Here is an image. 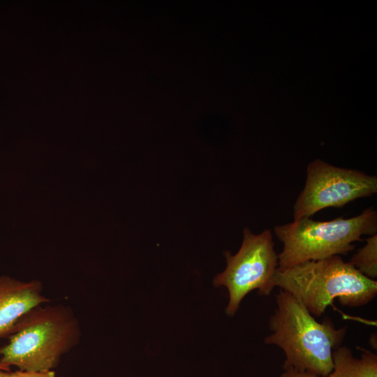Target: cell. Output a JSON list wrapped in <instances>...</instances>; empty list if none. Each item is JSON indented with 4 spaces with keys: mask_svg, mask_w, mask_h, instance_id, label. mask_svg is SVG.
Segmentation results:
<instances>
[{
    "mask_svg": "<svg viewBox=\"0 0 377 377\" xmlns=\"http://www.w3.org/2000/svg\"><path fill=\"white\" fill-rule=\"evenodd\" d=\"M364 276L375 280L377 277V235L366 239L365 245L360 249L349 262Z\"/></svg>",
    "mask_w": 377,
    "mask_h": 377,
    "instance_id": "obj_9",
    "label": "cell"
},
{
    "mask_svg": "<svg viewBox=\"0 0 377 377\" xmlns=\"http://www.w3.org/2000/svg\"><path fill=\"white\" fill-rule=\"evenodd\" d=\"M279 377H320L314 374L294 369H285Z\"/></svg>",
    "mask_w": 377,
    "mask_h": 377,
    "instance_id": "obj_11",
    "label": "cell"
},
{
    "mask_svg": "<svg viewBox=\"0 0 377 377\" xmlns=\"http://www.w3.org/2000/svg\"><path fill=\"white\" fill-rule=\"evenodd\" d=\"M9 371L0 369V377H9Z\"/></svg>",
    "mask_w": 377,
    "mask_h": 377,
    "instance_id": "obj_12",
    "label": "cell"
},
{
    "mask_svg": "<svg viewBox=\"0 0 377 377\" xmlns=\"http://www.w3.org/2000/svg\"><path fill=\"white\" fill-rule=\"evenodd\" d=\"M356 357L346 346H339L332 353L333 369L327 377H377V355L362 349Z\"/></svg>",
    "mask_w": 377,
    "mask_h": 377,
    "instance_id": "obj_8",
    "label": "cell"
},
{
    "mask_svg": "<svg viewBox=\"0 0 377 377\" xmlns=\"http://www.w3.org/2000/svg\"><path fill=\"white\" fill-rule=\"evenodd\" d=\"M224 255L227 267L215 276L214 285L228 289L229 302L226 312L233 316L249 293L258 290L259 295H269L276 287L278 255L270 230L255 235L248 228L244 230V238L238 252L232 255L226 251Z\"/></svg>",
    "mask_w": 377,
    "mask_h": 377,
    "instance_id": "obj_5",
    "label": "cell"
},
{
    "mask_svg": "<svg viewBox=\"0 0 377 377\" xmlns=\"http://www.w3.org/2000/svg\"><path fill=\"white\" fill-rule=\"evenodd\" d=\"M0 369L9 371L10 367H6V366H5V365L0 363Z\"/></svg>",
    "mask_w": 377,
    "mask_h": 377,
    "instance_id": "obj_13",
    "label": "cell"
},
{
    "mask_svg": "<svg viewBox=\"0 0 377 377\" xmlns=\"http://www.w3.org/2000/svg\"><path fill=\"white\" fill-rule=\"evenodd\" d=\"M377 192V177L320 160L307 166L303 191L294 205V220L310 218L327 207H341Z\"/></svg>",
    "mask_w": 377,
    "mask_h": 377,
    "instance_id": "obj_6",
    "label": "cell"
},
{
    "mask_svg": "<svg viewBox=\"0 0 377 377\" xmlns=\"http://www.w3.org/2000/svg\"><path fill=\"white\" fill-rule=\"evenodd\" d=\"M376 232L377 213L372 208L349 219L319 221L302 218L276 226L275 235L283 245L278 255V269L347 254L354 249L353 242L360 241L362 235H373Z\"/></svg>",
    "mask_w": 377,
    "mask_h": 377,
    "instance_id": "obj_4",
    "label": "cell"
},
{
    "mask_svg": "<svg viewBox=\"0 0 377 377\" xmlns=\"http://www.w3.org/2000/svg\"><path fill=\"white\" fill-rule=\"evenodd\" d=\"M274 283L315 316H322L336 298L343 306L359 307L377 295V281L362 274L339 256L277 269Z\"/></svg>",
    "mask_w": 377,
    "mask_h": 377,
    "instance_id": "obj_3",
    "label": "cell"
},
{
    "mask_svg": "<svg viewBox=\"0 0 377 377\" xmlns=\"http://www.w3.org/2000/svg\"><path fill=\"white\" fill-rule=\"evenodd\" d=\"M0 347V363L22 371L53 370L79 343L81 330L70 306H38L17 323Z\"/></svg>",
    "mask_w": 377,
    "mask_h": 377,
    "instance_id": "obj_2",
    "label": "cell"
},
{
    "mask_svg": "<svg viewBox=\"0 0 377 377\" xmlns=\"http://www.w3.org/2000/svg\"><path fill=\"white\" fill-rule=\"evenodd\" d=\"M9 377H56V374L54 370L37 371L17 370L10 372Z\"/></svg>",
    "mask_w": 377,
    "mask_h": 377,
    "instance_id": "obj_10",
    "label": "cell"
},
{
    "mask_svg": "<svg viewBox=\"0 0 377 377\" xmlns=\"http://www.w3.org/2000/svg\"><path fill=\"white\" fill-rule=\"evenodd\" d=\"M43 290L41 282L37 280L22 281L8 276H0V339L8 337L29 311L50 302Z\"/></svg>",
    "mask_w": 377,
    "mask_h": 377,
    "instance_id": "obj_7",
    "label": "cell"
},
{
    "mask_svg": "<svg viewBox=\"0 0 377 377\" xmlns=\"http://www.w3.org/2000/svg\"><path fill=\"white\" fill-rule=\"evenodd\" d=\"M269 320L271 334L265 342L281 348L283 369H294L327 377L333 369L332 353L341 346L347 327L337 328L326 318L318 322L294 296L280 289Z\"/></svg>",
    "mask_w": 377,
    "mask_h": 377,
    "instance_id": "obj_1",
    "label": "cell"
}]
</instances>
